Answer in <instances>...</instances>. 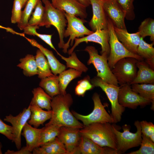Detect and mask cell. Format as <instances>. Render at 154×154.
Listing matches in <instances>:
<instances>
[{
  "label": "cell",
  "mask_w": 154,
  "mask_h": 154,
  "mask_svg": "<svg viewBox=\"0 0 154 154\" xmlns=\"http://www.w3.org/2000/svg\"><path fill=\"white\" fill-rule=\"evenodd\" d=\"M61 127L53 125H45L44 127L42 128L40 132L39 147L57 137Z\"/></svg>",
  "instance_id": "obj_32"
},
{
  "label": "cell",
  "mask_w": 154,
  "mask_h": 154,
  "mask_svg": "<svg viewBox=\"0 0 154 154\" xmlns=\"http://www.w3.org/2000/svg\"><path fill=\"white\" fill-rule=\"evenodd\" d=\"M65 15L67 21V27L65 30L64 37H69L68 41L65 43L62 48L64 53H67L70 45L72 46L75 38L84 37L93 32L87 28L84 25L87 21L75 16L65 13Z\"/></svg>",
  "instance_id": "obj_10"
},
{
  "label": "cell",
  "mask_w": 154,
  "mask_h": 154,
  "mask_svg": "<svg viewBox=\"0 0 154 154\" xmlns=\"http://www.w3.org/2000/svg\"><path fill=\"white\" fill-rule=\"evenodd\" d=\"M38 0H28L27 1L24 10L22 12L20 20L17 23L18 27L20 30H23L28 25L31 15Z\"/></svg>",
  "instance_id": "obj_34"
},
{
  "label": "cell",
  "mask_w": 154,
  "mask_h": 154,
  "mask_svg": "<svg viewBox=\"0 0 154 154\" xmlns=\"http://www.w3.org/2000/svg\"><path fill=\"white\" fill-rule=\"evenodd\" d=\"M90 81L94 87H100L106 95L111 104V114L110 115L113 123H116L120 121L122 113L125 110V108L121 106L118 101L120 86L108 84L97 76L91 79Z\"/></svg>",
  "instance_id": "obj_6"
},
{
  "label": "cell",
  "mask_w": 154,
  "mask_h": 154,
  "mask_svg": "<svg viewBox=\"0 0 154 154\" xmlns=\"http://www.w3.org/2000/svg\"><path fill=\"white\" fill-rule=\"evenodd\" d=\"M13 128L12 126L5 123L0 118V133L5 135L8 139L13 140Z\"/></svg>",
  "instance_id": "obj_43"
},
{
  "label": "cell",
  "mask_w": 154,
  "mask_h": 154,
  "mask_svg": "<svg viewBox=\"0 0 154 154\" xmlns=\"http://www.w3.org/2000/svg\"><path fill=\"white\" fill-rule=\"evenodd\" d=\"M55 0H52V2H53V1H54Z\"/></svg>",
  "instance_id": "obj_48"
},
{
  "label": "cell",
  "mask_w": 154,
  "mask_h": 154,
  "mask_svg": "<svg viewBox=\"0 0 154 154\" xmlns=\"http://www.w3.org/2000/svg\"><path fill=\"white\" fill-rule=\"evenodd\" d=\"M35 57L38 78L42 79L54 75L51 71L50 66L46 57L39 49L36 52Z\"/></svg>",
  "instance_id": "obj_29"
},
{
  "label": "cell",
  "mask_w": 154,
  "mask_h": 154,
  "mask_svg": "<svg viewBox=\"0 0 154 154\" xmlns=\"http://www.w3.org/2000/svg\"><path fill=\"white\" fill-rule=\"evenodd\" d=\"M84 51L89 56L87 64H93L97 72L96 76L108 84L118 86V82L109 67L107 53L104 52L99 55L98 50L92 46H87Z\"/></svg>",
  "instance_id": "obj_3"
},
{
  "label": "cell",
  "mask_w": 154,
  "mask_h": 154,
  "mask_svg": "<svg viewBox=\"0 0 154 154\" xmlns=\"http://www.w3.org/2000/svg\"><path fill=\"white\" fill-rule=\"evenodd\" d=\"M136 65L138 70L131 85L137 83L154 84V70L144 60H138Z\"/></svg>",
  "instance_id": "obj_22"
},
{
  "label": "cell",
  "mask_w": 154,
  "mask_h": 154,
  "mask_svg": "<svg viewBox=\"0 0 154 154\" xmlns=\"http://www.w3.org/2000/svg\"><path fill=\"white\" fill-rule=\"evenodd\" d=\"M39 28V27H38L28 25L24 29V33L30 35L37 36L53 49L58 55L60 53L56 50L52 42V35L40 34L38 33L37 32L36 29Z\"/></svg>",
  "instance_id": "obj_37"
},
{
  "label": "cell",
  "mask_w": 154,
  "mask_h": 154,
  "mask_svg": "<svg viewBox=\"0 0 154 154\" xmlns=\"http://www.w3.org/2000/svg\"><path fill=\"white\" fill-rule=\"evenodd\" d=\"M142 134L149 137L154 142V125L150 122L142 121L140 122Z\"/></svg>",
  "instance_id": "obj_41"
},
{
  "label": "cell",
  "mask_w": 154,
  "mask_h": 154,
  "mask_svg": "<svg viewBox=\"0 0 154 154\" xmlns=\"http://www.w3.org/2000/svg\"><path fill=\"white\" fill-rule=\"evenodd\" d=\"M131 84L132 90L143 97L150 100L152 103L151 108L154 110V84Z\"/></svg>",
  "instance_id": "obj_31"
},
{
  "label": "cell",
  "mask_w": 154,
  "mask_h": 154,
  "mask_svg": "<svg viewBox=\"0 0 154 154\" xmlns=\"http://www.w3.org/2000/svg\"><path fill=\"white\" fill-rule=\"evenodd\" d=\"M114 29L118 40L125 47L131 52L137 54L141 38L139 32L130 33L127 29H119L114 26Z\"/></svg>",
  "instance_id": "obj_19"
},
{
  "label": "cell",
  "mask_w": 154,
  "mask_h": 154,
  "mask_svg": "<svg viewBox=\"0 0 154 154\" xmlns=\"http://www.w3.org/2000/svg\"><path fill=\"white\" fill-rule=\"evenodd\" d=\"M39 85L52 98L60 94L57 75H54L41 79Z\"/></svg>",
  "instance_id": "obj_28"
},
{
  "label": "cell",
  "mask_w": 154,
  "mask_h": 154,
  "mask_svg": "<svg viewBox=\"0 0 154 154\" xmlns=\"http://www.w3.org/2000/svg\"><path fill=\"white\" fill-rule=\"evenodd\" d=\"M89 76L88 75L78 81L75 89V94L78 96H83L86 92L93 89L94 87L92 84Z\"/></svg>",
  "instance_id": "obj_40"
},
{
  "label": "cell",
  "mask_w": 154,
  "mask_h": 154,
  "mask_svg": "<svg viewBox=\"0 0 154 154\" xmlns=\"http://www.w3.org/2000/svg\"><path fill=\"white\" fill-rule=\"evenodd\" d=\"M80 129L61 126L57 137L64 145L68 154H74L81 137Z\"/></svg>",
  "instance_id": "obj_15"
},
{
  "label": "cell",
  "mask_w": 154,
  "mask_h": 154,
  "mask_svg": "<svg viewBox=\"0 0 154 154\" xmlns=\"http://www.w3.org/2000/svg\"><path fill=\"white\" fill-rule=\"evenodd\" d=\"M81 4L86 7H87L90 5V0H76Z\"/></svg>",
  "instance_id": "obj_45"
},
{
  "label": "cell",
  "mask_w": 154,
  "mask_h": 154,
  "mask_svg": "<svg viewBox=\"0 0 154 154\" xmlns=\"http://www.w3.org/2000/svg\"><path fill=\"white\" fill-rule=\"evenodd\" d=\"M118 4L124 12L125 19L133 20L135 18L133 2L134 0H116Z\"/></svg>",
  "instance_id": "obj_39"
},
{
  "label": "cell",
  "mask_w": 154,
  "mask_h": 154,
  "mask_svg": "<svg viewBox=\"0 0 154 154\" xmlns=\"http://www.w3.org/2000/svg\"><path fill=\"white\" fill-rule=\"evenodd\" d=\"M33 154H68L62 142L57 137L39 147L32 151Z\"/></svg>",
  "instance_id": "obj_21"
},
{
  "label": "cell",
  "mask_w": 154,
  "mask_h": 154,
  "mask_svg": "<svg viewBox=\"0 0 154 154\" xmlns=\"http://www.w3.org/2000/svg\"><path fill=\"white\" fill-rule=\"evenodd\" d=\"M52 3L55 8L65 13L83 19L87 17L86 7L76 0H55Z\"/></svg>",
  "instance_id": "obj_18"
},
{
  "label": "cell",
  "mask_w": 154,
  "mask_h": 154,
  "mask_svg": "<svg viewBox=\"0 0 154 154\" xmlns=\"http://www.w3.org/2000/svg\"><path fill=\"white\" fill-rule=\"evenodd\" d=\"M82 73L74 69L70 68L59 74L58 77L60 94H66V89L69 83L74 79L80 77Z\"/></svg>",
  "instance_id": "obj_27"
},
{
  "label": "cell",
  "mask_w": 154,
  "mask_h": 154,
  "mask_svg": "<svg viewBox=\"0 0 154 154\" xmlns=\"http://www.w3.org/2000/svg\"><path fill=\"white\" fill-rule=\"evenodd\" d=\"M32 152L28 149L26 146L21 148L19 150L14 151L13 150H8L5 152V154H31Z\"/></svg>",
  "instance_id": "obj_44"
},
{
  "label": "cell",
  "mask_w": 154,
  "mask_h": 154,
  "mask_svg": "<svg viewBox=\"0 0 154 154\" xmlns=\"http://www.w3.org/2000/svg\"><path fill=\"white\" fill-rule=\"evenodd\" d=\"M28 0H20L22 8H23L25 5Z\"/></svg>",
  "instance_id": "obj_46"
},
{
  "label": "cell",
  "mask_w": 154,
  "mask_h": 154,
  "mask_svg": "<svg viewBox=\"0 0 154 154\" xmlns=\"http://www.w3.org/2000/svg\"><path fill=\"white\" fill-rule=\"evenodd\" d=\"M25 38L32 46L37 48L43 53L47 60L53 74L57 75L66 70V66L60 62L52 51L44 48L33 39Z\"/></svg>",
  "instance_id": "obj_20"
},
{
  "label": "cell",
  "mask_w": 154,
  "mask_h": 154,
  "mask_svg": "<svg viewBox=\"0 0 154 154\" xmlns=\"http://www.w3.org/2000/svg\"><path fill=\"white\" fill-rule=\"evenodd\" d=\"M108 29L109 33V43L110 53L108 57V63L110 68L112 69L120 60L126 57L134 58L138 60L144 59L137 54L132 53L127 50L118 40L114 29L112 21L107 17Z\"/></svg>",
  "instance_id": "obj_5"
},
{
  "label": "cell",
  "mask_w": 154,
  "mask_h": 154,
  "mask_svg": "<svg viewBox=\"0 0 154 154\" xmlns=\"http://www.w3.org/2000/svg\"><path fill=\"white\" fill-rule=\"evenodd\" d=\"M30 105L31 114L27 122L31 125L38 128L51 118V110L45 111L35 105L30 104Z\"/></svg>",
  "instance_id": "obj_24"
},
{
  "label": "cell",
  "mask_w": 154,
  "mask_h": 154,
  "mask_svg": "<svg viewBox=\"0 0 154 154\" xmlns=\"http://www.w3.org/2000/svg\"><path fill=\"white\" fill-rule=\"evenodd\" d=\"M138 32L141 37H150V40L154 42V20L148 18L142 21L138 28Z\"/></svg>",
  "instance_id": "obj_36"
},
{
  "label": "cell",
  "mask_w": 154,
  "mask_h": 154,
  "mask_svg": "<svg viewBox=\"0 0 154 154\" xmlns=\"http://www.w3.org/2000/svg\"><path fill=\"white\" fill-rule=\"evenodd\" d=\"M92 98L94 108L91 113L87 115H84L72 111L71 112L73 116L78 120L81 121L84 126L96 123H113L111 115L105 109L106 105L102 104L99 94L96 92L94 93Z\"/></svg>",
  "instance_id": "obj_8"
},
{
  "label": "cell",
  "mask_w": 154,
  "mask_h": 154,
  "mask_svg": "<svg viewBox=\"0 0 154 154\" xmlns=\"http://www.w3.org/2000/svg\"><path fill=\"white\" fill-rule=\"evenodd\" d=\"M138 60L132 57H126L118 61L111 70L120 86L130 85L136 77V63Z\"/></svg>",
  "instance_id": "obj_9"
},
{
  "label": "cell",
  "mask_w": 154,
  "mask_h": 154,
  "mask_svg": "<svg viewBox=\"0 0 154 154\" xmlns=\"http://www.w3.org/2000/svg\"><path fill=\"white\" fill-rule=\"evenodd\" d=\"M17 66L23 69L24 75L31 76L37 75L38 71L35 56L28 54L20 60Z\"/></svg>",
  "instance_id": "obj_30"
},
{
  "label": "cell",
  "mask_w": 154,
  "mask_h": 154,
  "mask_svg": "<svg viewBox=\"0 0 154 154\" xmlns=\"http://www.w3.org/2000/svg\"><path fill=\"white\" fill-rule=\"evenodd\" d=\"M33 95L30 104L35 105L41 108L47 110H51L52 98L40 87L35 88L32 91Z\"/></svg>",
  "instance_id": "obj_25"
},
{
  "label": "cell",
  "mask_w": 154,
  "mask_h": 154,
  "mask_svg": "<svg viewBox=\"0 0 154 154\" xmlns=\"http://www.w3.org/2000/svg\"><path fill=\"white\" fill-rule=\"evenodd\" d=\"M22 8L20 0H14L11 18L13 23H18L21 17Z\"/></svg>",
  "instance_id": "obj_42"
},
{
  "label": "cell",
  "mask_w": 154,
  "mask_h": 154,
  "mask_svg": "<svg viewBox=\"0 0 154 154\" xmlns=\"http://www.w3.org/2000/svg\"><path fill=\"white\" fill-rule=\"evenodd\" d=\"M42 2L44 5L45 11L43 27L49 28L53 25L56 28L59 38L58 47L62 48L65 43L64 41V33L67 24L65 12L55 8L48 0H42Z\"/></svg>",
  "instance_id": "obj_4"
},
{
  "label": "cell",
  "mask_w": 154,
  "mask_h": 154,
  "mask_svg": "<svg viewBox=\"0 0 154 154\" xmlns=\"http://www.w3.org/2000/svg\"><path fill=\"white\" fill-rule=\"evenodd\" d=\"M111 124L108 122L93 123L84 126L80 129V132L81 135L90 139L101 147H109L117 151V139Z\"/></svg>",
  "instance_id": "obj_2"
},
{
  "label": "cell",
  "mask_w": 154,
  "mask_h": 154,
  "mask_svg": "<svg viewBox=\"0 0 154 154\" xmlns=\"http://www.w3.org/2000/svg\"><path fill=\"white\" fill-rule=\"evenodd\" d=\"M31 114L30 105L27 108H24L23 111L16 116L11 114L6 116L4 120L10 123L13 128V140L18 150L21 147V135L23 129L29 119Z\"/></svg>",
  "instance_id": "obj_12"
},
{
  "label": "cell",
  "mask_w": 154,
  "mask_h": 154,
  "mask_svg": "<svg viewBox=\"0 0 154 154\" xmlns=\"http://www.w3.org/2000/svg\"><path fill=\"white\" fill-rule=\"evenodd\" d=\"M68 57H66L60 54L58 55L61 59L66 62V67L74 69L82 72H86L88 68L78 58L75 52H73Z\"/></svg>",
  "instance_id": "obj_35"
},
{
  "label": "cell",
  "mask_w": 154,
  "mask_h": 154,
  "mask_svg": "<svg viewBox=\"0 0 154 154\" xmlns=\"http://www.w3.org/2000/svg\"><path fill=\"white\" fill-rule=\"evenodd\" d=\"M42 128H38L33 127L27 122L23 129L22 135L26 141V146L32 152L36 147H39L40 135Z\"/></svg>",
  "instance_id": "obj_23"
},
{
  "label": "cell",
  "mask_w": 154,
  "mask_h": 154,
  "mask_svg": "<svg viewBox=\"0 0 154 154\" xmlns=\"http://www.w3.org/2000/svg\"><path fill=\"white\" fill-rule=\"evenodd\" d=\"M93 16L89 23L92 31L108 29L107 17L102 5V0H90Z\"/></svg>",
  "instance_id": "obj_16"
},
{
  "label": "cell",
  "mask_w": 154,
  "mask_h": 154,
  "mask_svg": "<svg viewBox=\"0 0 154 154\" xmlns=\"http://www.w3.org/2000/svg\"><path fill=\"white\" fill-rule=\"evenodd\" d=\"M102 5L107 17L115 27L127 29L125 22V14L116 0H102Z\"/></svg>",
  "instance_id": "obj_14"
},
{
  "label": "cell",
  "mask_w": 154,
  "mask_h": 154,
  "mask_svg": "<svg viewBox=\"0 0 154 154\" xmlns=\"http://www.w3.org/2000/svg\"><path fill=\"white\" fill-rule=\"evenodd\" d=\"M73 103L71 95L60 94L52 98L51 102L52 116L45 125H53L81 129L84 126L73 116L69 108Z\"/></svg>",
  "instance_id": "obj_1"
},
{
  "label": "cell",
  "mask_w": 154,
  "mask_h": 154,
  "mask_svg": "<svg viewBox=\"0 0 154 154\" xmlns=\"http://www.w3.org/2000/svg\"><path fill=\"white\" fill-rule=\"evenodd\" d=\"M2 145L1 142H0V154H2Z\"/></svg>",
  "instance_id": "obj_47"
},
{
  "label": "cell",
  "mask_w": 154,
  "mask_h": 154,
  "mask_svg": "<svg viewBox=\"0 0 154 154\" xmlns=\"http://www.w3.org/2000/svg\"><path fill=\"white\" fill-rule=\"evenodd\" d=\"M109 33L107 29L97 30L86 37L76 38L74 39V44L72 47L68 50L67 53L70 55L75 48L80 44L83 42L87 43L88 42H93L100 44L102 50L101 54L106 52L108 56L110 53V46L109 43Z\"/></svg>",
  "instance_id": "obj_13"
},
{
  "label": "cell",
  "mask_w": 154,
  "mask_h": 154,
  "mask_svg": "<svg viewBox=\"0 0 154 154\" xmlns=\"http://www.w3.org/2000/svg\"><path fill=\"white\" fill-rule=\"evenodd\" d=\"M118 101L122 106L134 109L138 106L149 105L151 101L133 91L130 85L125 84L120 86Z\"/></svg>",
  "instance_id": "obj_11"
},
{
  "label": "cell",
  "mask_w": 154,
  "mask_h": 154,
  "mask_svg": "<svg viewBox=\"0 0 154 154\" xmlns=\"http://www.w3.org/2000/svg\"><path fill=\"white\" fill-rule=\"evenodd\" d=\"M142 141L140 149L128 154H153L154 143L149 137L142 133Z\"/></svg>",
  "instance_id": "obj_38"
},
{
  "label": "cell",
  "mask_w": 154,
  "mask_h": 154,
  "mask_svg": "<svg viewBox=\"0 0 154 154\" xmlns=\"http://www.w3.org/2000/svg\"><path fill=\"white\" fill-rule=\"evenodd\" d=\"M134 125L137 128L135 133L129 131L130 127L126 124L122 126L123 132L118 131L112 124L114 131L116 135L117 143V151L119 154L123 153L131 148L140 145L142 141V133L140 121H135Z\"/></svg>",
  "instance_id": "obj_7"
},
{
  "label": "cell",
  "mask_w": 154,
  "mask_h": 154,
  "mask_svg": "<svg viewBox=\"0 0 154 154\" xmlns=\"http://www.w3.org/2000/svg\"><path fill=\"white\" fill-rule=\"evenodd\" d=\"M45 14L44 7L42 5V1L39 0L35 8L34 11L28 21V25L38 27H43Z\"/></svg>",
  "instance_id": "obj_33"
},
{
  "label": "cell",
  "mask_w": 154,
  "mask_h": 154,
  "mask_svg": "<svg viewBox=\"0 0 154 154\" xmlns=\"http://www.w3.org/2000/svg\"><path fill=\"white\" fill-rule=\"evenodd\" d=\"M154 42L148 44L141 37L137 48V54L142 57L151 68L154 70Z\"/></svg>",
  "instance_id": "obj_26"
},
{
  "label": "cell",
  "mask_w": 154,
  "mask_h": 154,
  "mask_svg": "<svg viewBox=\"0 0 154 154\" xmlns=\"http://www.w3.org/2000/svg\"><path fill=\"white\" fill-rule=\"evenodd\" d=\"M74 154H118V151L108 147H102L90 139L81 136L78 145Z\"/></svg>",
  "instance_id": "obj_17"
}]
</instances>
